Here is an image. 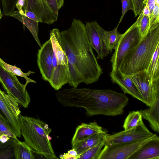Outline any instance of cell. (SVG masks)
<instances>
[{
    "mask_svg": "<svg viewBox=\"0 0 159 159\" xmlns=\"http://www.w3.org/2000/svg\"><path fill=\"white\" fill-rule=\"evenodd\" d=\"M61 34L68 61L69 85L76 88L82 83L97 82L102 70L89 43L84 24L74 18L70 27L61 31Z\"/></svg>",
    "mask_w": 159,
    "mask_h": 159,
    "instance_id": "1",
    "label": "cell"
},
{
    "mask_svg": "<svg viewBox=\"0 0 159 159\" xmlns=\"http://www.w3.org/2000/svg\"><path fill=\"white\" fill-rule=\"evenodd\" d=\"M56 98L65 107H82L89 116L122 115L129 99L125 93L110 89H93L71 88L61 89L55 93Z\"/></svg>",
    "mask_w": 159,
    "mask_h": 159,
    "instance_id": "2",
    "label": "cell"
},
{
    "mask_svg": "<svg viewBox=\"0 0 159 159\" xmlns=\"http://www.w3.org/2000/svg\"><path fill=\"white\" fill-rule=\"evenodd\" d=\"M20 132L32 152L47 159H58L49 138L52 131L48 125L39 119L20 115Z\"/></svg>",
    "mask_w": 159,
    "mask_h": 159,
    "instance_id": "3",
    "label": "cell"
},
{
    "mask_svg": "<svg viewBox=\"0 0 159 159\" xmlns=\"http://www.w3.org/2000/svg\"><path fill=\"white\" fill-rule=\"evenodd\" d=\"M159 44V24L149 30L145 37L125 57L119 70L130 76L146 71Z\"/></svg>",
    "mask_w": 159,
    "mask_h": 159,
    "instance_id": "4",
    "label": "cell"
},
{
    "mask_svg": "<svg viewBox=\"0 0 159 159\" xmlns=\"http://www.w3.org/2000/svg\"><path fill=\"white\" fill-rule=\"evenodd\" d=\"M50 39L52 46L53 72L49 83L56 91L68 83L69 71L68 61L61 37V32L57 28L50 32Z\"/></svg>",
    "mask_w": 159,
    "mask_h": 159,
    "instance_id": "5",
    "label": "cell"
},
{
    "mask_svg": "<svg viewBox=\"0 0 159 159\" xmlns=\"http://www.w3.org/2000/svg\"><path fill=\"white\" fill-rule=\"evenodd\" d=\"M143 14L142 11L136 21L124 33L121 34L111 59L112 70H119L126 56L142 40L139 23Z\"/></svg>",
    "mask_w": 159,
    "mask_h": 159,
    "instance_id": "6",
    "label": "cell"
},
{
    "mask_svg": "<svg viewBox=\"0 0 159 159\" xmlns=\"http://www.w3.org/2000/svg\"><path fill=\"white\" fill-rule=\"evenodd\" d=\"M0 83L7 94L14 98L19 104L27 108L30 98L25 84L20 82L16 76L5 70L0 63Z\"/></svg>",
    "mask_w": 159,
    "mask_h": 159,
    "instance_id": "7",
    "label": "cell"
},
{
    "mask_svg": "<svg viewBox=\"0 0 159 159\" xmlns=\"http://www.w3.org/2000/svg\"><path fill=\"white\" fill-rule=\"evenodd\" d=\"M156 135L137 141L119 143L111 145H105L98 159H128L143 145L152 139Z\"/></svg>",
    "mask_w": 159,
    "mask_h": 159,
    "instance_id": "8",
    "label": "cell"
},
{
    "mask_svg": "<svg viewBox=\"0 0 159 159\" xmlns=\"http://www.w3.org/2000/svg\"><path fill=\"white\" fill-rule=\"evenodd\" d=\"M144 101L148 107L152 105L159 95V79L152 80L146 71L131 76Z\"/></svg>",
    "mask_w": 159,
    "mask_h": 159,
    "instance_id": "9",
    "label": "cell"
},
{
    "mask_svg": "<svg viewBox=\"0 0 159 159\" xmlns=\"http://www.w3.org/2000/svg\"><path fill=\"white\" fill-rule=\"evenodd\" d=\"M19 105L14 98L0 89V110L5 116L14 134L17 137L20 138L21 134L19 117L21 111Z\"/></svg>",
    "mask_w": 159,
    "mask_h": 159,
    "instance_id": "10",
    "label": "cell"
},
{
    "mask_svg": "<svg viewBox=\"0 0 159 159\" xmlns=\"http://www.w3.org/2000/svg\"><path fill=\"white\" fill-rule=\"evenodd\" d=\"M154 134L148 129L142 120L136 126L128 129L111 135L108 134L106 137L105 144L111 145L137 141L152 136Z\"/></svg>",
    "mask_w": 159,
    "mask_h": 159,
    "instance_id": "11",
    "label": "cell"
},
{
    "mask_svg": "<svg viewBox=\"0 0 159 159\" xmlns=\"http://www.w3.org/2000/svg\"><path fill=\"white\" fill-rule=\"evenodd\" d=\"M38 50L37 62L42 79L50 81L53 72L52 63L53 48L50 39L46 41Z\"/></svg>",
    "mask_w": 159,
    "mask_h": 159,
    "instance_id": "12",
    "label": "cell"
},
{
    "mask_svg": "<svg viewBox=\"0 0 159 159\" xmlns=\"http://www.w3.org/2000/svg\"><path fill=\"white\" fill-rule=\"evenodd\" d=\"M22 10L33 12L40 22L48 25L56 21L58 17L51 9L46 0H24Z\"/></svg>",
    "mask_w": 159,
    "mask_h": 159,
    "instance_id": "13",
    "label": "cell"
},
{
    "mask_svg": "<svg viewBox=\"0 0 159 159\" xmlns=\"http://www.w3.org/2000/svg\"><path fill=\"white\" fill-rule=\"evenodd\" d=\"M85 29L89 43L97 53V59H102L107 56L109 51L104 43L101 34V26L96 20L86 22Z\"/></svg>",
    "mask_w": 159,
    "mask_h": 159,
    "instance_id": "14",
    "label": "cell"
},
{
    "mask_svg": "<svg viewBox=\"0 0 159 159\" xmlns=\"http://www.w3.org/2000/svg\"><path fill=\"white\" fill-rule=\"evenodd\" d=\"M110 75L112 82L117 84L125 93L129 94L143 103V99L131 76L123 73L119 70H112Z\"/></svg>",
    "mask_w": 159,
    "mask_h": 159,
    "instance_id": "15",
    "label": "cell"
},
{
    "mask_svg": "<svg viewBox=\"0 0 159 159\" xmlns=\"http://www.w3.org/2000/svg\"><path fill=\"white\" fill-rule=\"evenodd\" d=\"M21 22L30 31L40 48L42 45L38 36L39 20L33 12L29 11H15L11 16Z\"/></svg>",
    "mask_w": 159,
    "mask_h": 159,
    "instance_id": "16",
    "label": "cell"
},
{
    "mask_svg": "<svg viewBox=\"0 0 159 159\" xmlns=\"http://www.w3.org/2000/svg\"><path fill=\"white\" fill-rule=\"evenodd\" d=\"M159 137L156 134L143 145L128 159H159Z\"/></svg>",
    "mask_w": 159,
    "mask_h": 159,
    "instance_id": "17",
    "label": "cell"
},
{
    "mask_svg": "<svg viewBox=\"0 0 159 159\" xmlns=\"http://www.w3.org/2000/svg\"><path fill=\"white\" fill-rule=\"evenodd\" d=\"M106 132L96 122L83 123L76 128L71 142L72 146L85 138L100 133Z\"/></svg>",
    "mask_w": 159,
    "mask_h": 159,
    "instance_id": "18",
    "label": "cell"
},
{
    "mask_svg": "<svg viewBox=\"0 0 159 159\" xmlns=\"http://www.w3.org/2000/svg\"><path fill=\"white\" fill-rule=\"evenodd\" d=\"M142 118L147 120L151 128L155 132H159V95L148 109L139 111Z\"/></svg>",
    "mask_w": 159,
    "mask_h": 159,
    "instance_id": "19",
    "label": "cell"
},
{
    "mask_svg": "<svg viewBox=\"0 0 159 159\" xmlns=\"http://www.w3.org/2000/svg\"><path fill=\"white\" fill-rule=\"evenodd\" d=\"M108 134L107 132H105L98 133L89 136L72 146V148L76 152L78 156L96 144Z\"/></svg>",
    "mask_w": 159,
    "mask_h": 159,
    "instance_id": "20",
    "label": "cell"
},
{
    "mask_svg": "<svg viewBox=\"0 0 159 159\" xmlns=\"http://www.w3.org/2000/svg\"><path fill=\"white\" fill-rule=\"evenodd\" d=\"M118 26L117 25L116 28L110 31H106L101 26L100 27V32L102 40L110 52L115 48L121 36V34L117 31Z\"/></svg>",
    "mask_w": 159,
    "mask_h": 159,
    "instance_id": "21",
    "label": "cell"
},
{
    "mask_svg": "<svg viewBox=\"0 0 159 159\" xmlns=\"http://www.w3.org/2000/svg\"><path fill=\"white\" fill-rule=\"evenodd\" d=\"M14 157L16 159H34L33 152L25 142L15 139L14 144Z\"/></svg>",
    "mask_w": 159,
    "mask_h": 159,
    "instance_id": "22",
    "label": "cell"
},
{
    "mask_svg": "<svg viewBox=\"0 0 159 159\" xmlns=\"http://www.w3.org/2000/svg\"><path fill=\"white\" fill-rule=\"evenodd\" d=\"M0 63L6 70L14 75L24 78L26 81L25 84L26 87L27 84L30 83H36L35 80L28 77V76H29L30 74L35 73V72L29 70L27 72L24 73L20 68L17 67L15 65H12L6 63L0 57Z\"/></svg>",
    "mask_w": 159,
    "mask_h": 159,
    "instance_id": "23",
    "label": "cell"
},
{
    "mask_svg": "<svg viewBox=\"0 0 159 159\" xmlns=\"http://www.w3.org/2000/svg\"><path fill=\"white\" fill-rule=\"evenodd\" d=\"M106 137L96 144L78 155L77 159H98L101 151L105 144Z\"/></svg>",
    "mask_w": 159,
    "mask_h": 159,
    "instance_id": "24",
    "label": "cell"
},
{
    "mask_svg": "<svg viewBox=\"0 0 159 159\" xmlns=\"http://www.w3.org/2000/svg\"><path fill=\"white\" fill-rule=\"evenodd\" d=\"M159 44L157 45L146 71L152 80L159 79Z\"/></svg>",
    "mask_w": 159,
    "mask_h": 159,
    "instance_id": "25",
    "label": "cell"
},
{
    "mask_svg": "<svg viewBox=\"0 0 159 159\" xmlns=\"http://www.w3.org/2000/svg\"><path fill=\"white\" fill-rule=\"evenodd\" d=\"M142 120L139 111H130L125 119L123 128L125 130L128 129L136 126Z\"/></svg>",
    "mask_w": 159,
    "mask_h": 159,
    "instance_id": "26",
    "label": "cell"
},
{
    "mask_svg": "<svg viewBox=\"0 0 159 159\" xmlns=\"http://www.w3.org/2000/svg\"><path fill=\"white\" fill-rule=\"evenodd\" d=\"M15 140V139L11 138L10 140L5 143L0 142V159H11L14 156Z\"/></svg>",
    "mask_w": 159,
    "mask_h": 159,
    "instance_id": "27",
    "label": "cell"
},
{
    "mask_svg": "<svg viewBox=\"0 0 159 159\" xmlns=\"http://www.w3.org/2000/svg\"><path fill=\"white\" fill-rule=\"evenodd\" d=\"M1 1L2 16H11L15 11L17 0H1Z\"/></svg>",
    "mask_w": 159,
    "mask_h": 159,
    "instance_id": "28",
    "label": "cell"
},
{
    "mask_svg": "<svg viewBox=\"0 0 159 159\" xmlns=\"http://www.w3.org/2000/svg\"><path fill=\"white\" fill-rule=\"evenodd\" d=\"M2 134L6 135L11 138L18 140L7 120L0 114V136Z\"/></svg>",
    "mask_w": 159,
    "mask_h": 159,
    "instance_id": "29",
    "label": "cell"
},
{
    "mask_svg": "<svg viewBox=\"0 0 159 159\" xmlns=\"http://www.w3.org/2000/svg\"><path fill=\"white\" fill-rule=\"evenodd\" d=\"M150 20L149 16L143 13L139 23V28L142 40L145 37L149 30Z\"/></svg>",
    "mask_w": 159,
    "mask_h": 159,
    "instance_id": "30",
    "label": "cell"
},
{
    "mask_svg": "<svg viewBox=\"0 0 159 159\" xmlns=\"http://www.w3.org/2000/svg\"><path fill=\"white\" fill-rule=\"evenodd\" d=\"M122 6V13L119 21L117 25H119L122 22L126 13L129 10H134V7L132 0H121Z\"/></svg>",
    "mask_w": 159,
    "mask_h": 159,
    "instance_id": "31",
    "label": "cell"
},
{
    "mask_svg": "<svg viewBox=\"0 0 159 159\" xmlns=\"http://www.w3.org/2000/svg\"><path fill=\"white\" fill-rule=\"evenodd\" d=\"M52 11L58 15L60 9L63 6L64 0H46Z\"/></svg>",
    "mask_w": 159,
    "mask_h": 159,
    "instance_id": "32",
    "label": "cell"
},
{
    "mask_svg": "<svg viewBox=\"0 0 159 159\" xmlns=\"http://www.w3.org/2000/svg\"><path fill=\"white\" fill-rule=\"evenodd\" d=\"M159 24V5L155 4L150 18V29Z\"/></svg>",
    "mask_w": 159,
    "mask_h": 159,
    "instance_id": "33",
    "label": "cell"
},
{
    "mask_svg": "<svg viewBox=\"0 0 159 159\" xmlns=\"http://www.w3.org/2000/svg\"><path fill=\"white\" fill-rule=\"evenodd\" d=\"M135 17L139 16L142 11L147 0H132Z\"/></svg>",
    "mask_w": 159,
    "mask_h": 159,
    "instance_id": "34",
    "label": "cell"
},
{
    "mask_svg": "<svg viewBox=\"0 0 159 159\" xmlns=\"http://www.w3.org/2000/svg\"><path fill=\"white\" fill-rule=\"evenodd\" d=\"M78 154L76 152L73 148L69 150L67 152L60 156L62 159H77Z\"/></svg>",
    "mask_w": 159,
    "mask_h": 159,
    "instance_id": "35",
    "label": "cell"
},
{
    "mask_svg": "<svg viewBox=\"0 0 159 159\" xmlns=\"http://www.w3.org/2000/svg\"><path fill=\"white\" fill-rule=\"evenodd\" d=\"M155 4V0H147L146 2L145 5H146L147 6L149 11L150 19Z\"/></svg>",
    "mask_w": 159,
    "mask_h": 159,
    "instance_id": "36",
    "label": "cell"
},
{
    "mask_svg": "<svg viewBox=\"0 0 159 159\" xmlns=\"http://www.w3.org/2000/svg\"><path fill=\"white\" fill-rule=\"evenodd\" d=\"M11 137L5 134H2L0 136V142L5 143L8 141Z\"/></svg>",
    "mask_w": 159,
    "mask_h": 159,
    "instance_id": "37",
    "label": "cell"
},
{
    "mask_svg": "<svg viewBox=\"0 0 159 159\" xmlns=\"http://www.w3.org/2000/svg\"><path fill=\"white\" fill-rule=\"evenodd\" d=\"M18 2L16 4V7L18 9V11H20L22 9L24 3V0H17Z\"/></svg>",
    "mask_w": 159,
    "mask_h": 159,
    "instance_id": "38",
    "label": "cell"
},
{
    "mask_svg": "<svg viewBox=\"0 0 159 159\" xmlns=\"http://www.w3.org/2000/svg\"><path fill=\"white\" fill-rule=\"evenodd\" d=\"M2 13L1 11V8H0V20L2 18Z\"/></svg>",
    "mask_w": 159,
    "mask_h": 159,
    "instance_id": "39",
    "label": "cell"
}]
</instances>
